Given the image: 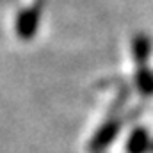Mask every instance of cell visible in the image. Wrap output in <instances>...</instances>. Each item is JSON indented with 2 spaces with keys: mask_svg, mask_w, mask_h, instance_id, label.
Returning <instances> with one entry per match:
<instances>
[{
  "mask_svg": "<svg viewBox=\"0 0 153 153\" xmlns=\"http://www.w3.org/2000/svg\"><path fill=\"white\" fill-rule=\"evenodd\" d=\"M150 152H153V143L150 144Z\"/></svg>",
  "mask_w": 153,
  "mask_h": 153,
  "instance_id": "cell-6",
  "label": "cell"
},
{
  "mask_svg": "<svg viewBox=\"0 0 153 153\" xmlns=\"http://www.w3.org/2000/svg\"><path fill=\"white\" fill-rule=\"evenodd\" d=\"M39 18H41V7L39 5H32V7L22 11L18 20H16V34L22 39H30L38 30Z\"/></svg>",
  "mask_w": 153,
  "mask_h": 153,
  "instance_id": "cell-1",
  "label": "cell"
},
{
  "mask_svg": "<svg viewBox=\"0 0 153 153\" xmlns=\"http://www.w3.org/2000/svg\"><path fill=\"white\" fill-rule=\"evenodd\" d=\"M117 130H119V121H109V123H105L103 126H102V130L94 135V141H93V148H96V150H100V148H105L109 143H112L116 137V134H117Z\"/></svg>",
  "mask_w": 153,
  "mask_h": 153,
  "instance_id": "cell-2",
  "label": "cell"
},
{
  "mask_svg": "<svg viewBox=\"0 0 153 153\" xmlns=\"http://www.w3.org/2000/svg\"><path fill=\"white\" fill-rule=\"evenodd\" d=\"M150 137L144 130H135L128 141V153H146L150 150Z\"/></svg>",
  "mask_w": 153,
  "mask_h": 153,
  "instance_id": "cell-4",
  "label": "cell"
},
{
  "mask_svg": "<svg viewBox=\"0 0 153 153\" xmlns=\"http://www.w3.org/2000/svg\"><path fill=\"white\" fill-rule=\"evenodd\" d=\"M132 50H134V57L137 62L144 64V61L148 59V53L152 50V41L148 36L144 34H139L134 38V43H132Z\"/></svg>",
  "mask_w": 153,
  "mask_h": 153,
  "instance_id": "cell-3",
  "label": "cell"
},
{
  "mask_svg": "<svg viewBox=\"0 0 153 153\" xmlns=\"http://www.w3.org/2000/svg\"><path fill=\"white\" fill-rule=\"evenodd\" d=\"M137 84H139V89L144 94H153V73L148 71L144 66L137 73Z\"/></svg>",
  "mask_w": 153,
  "mask_h": 153,
  "instance_id": "cell-5",
  "label": "cell"
}]
</instances>
